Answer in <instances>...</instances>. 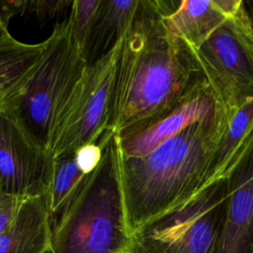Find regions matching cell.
Returning <instances> with one entry per match:
<instances>
[{
  "mask_svg": "<svg viewBox=\"0 0 253 253\" xmlns=\"http://www.w3.org/2000/svg\"><path fill=\"white\" fill-rule=\"evenodd\" d=\"M221 108L207 85L162 119L116 133L119 152L125 157L146 155L187 126L212 118Z\"/></svg>",
  "mask_w": 253,
  "mask_h": 253,
  "instance_id": "obj_9",
  "label": "cell"
},
{
  "mask_svg": "<svg viewBox=\"0 0 253 253\" xmlns=\"http://www.w3.org/2000/svg\"><path fill=\"white\" fill-rule=\"evenodd\" d=\"M232 113L221 108L212 118L187 126L146 155L125 157L119 152L130 236L201 192Z\"/></svg>",
  "mask_w": 253,
  "mask_h": 253,
  "instance_id": "obj_2",
  "label": "cell"
},
{
  "mask_svg": "<svg viewBox=\"0 0 253 253\" xmlns=\"http://www.w3.org/2000/svg\"><path fill=\"white\" fill-rule=\"evenodd\" d=\"M87 66L67 19L56 24L43 42L42 57L23 94L7 112L31 139L49 153L61 114Z\"/></svg>",
  "mask_w": 253,
  "mask_h": 253,
  "instance_id": "obj_4",
  "label": "cell"
},
{
  "mask_svg": "<svg viewBox=\"0 0 253 253\" xmlns=\"http://www.w3.org/2000/svg\"><path fill=\"white\" fill-rule=\"evenodd\" d=\"M51 220L43 197L25 200L12 223L0 233V253H45Z\"/></svg>",
  "mask_w": 253,
  "mask_h": 253,
  "instance_id": "obj_13",
  "label": "cell"
},
{
  "mask_svg": "<svg viewBox=\"0 0 253 253\" xmlns=\"http://www.w3.org/2000/svg\"><path fill=\"white\" fill-rule=\"evenodd\" d=\"M252 137L253 99L231 114L227 126L216 146L201 192L212 184L227 178Z\"/></svg>",
  "mask_w": 253,
  "mask_h": 253,
  "instance_id": "obj_15",
  "label": "cell"
},
{
  "mask_svg": "<svg viewBox=\"0 0 253 253\" xmlns=\"http://www.w3.org/2000/svg\"><path fill=\"white\" fill-rule=\"evenodd\" d=\"M25 200L27 199L7 194L0 188V233L15 219Z\"/></svg>",
  "mask_w": 253,
  "mask_h": 253,
  "instance_id": "obj_19",
  "label": "cell"
},
{
  "mask_svg": "<svg viewBox=\"0 0 253 253\" xmlns=\"http://www.w3.org/2000/svg\"><path fill=\"white\" fill-rule=\"evenodd\" d=\"M193 53L226 111L235 112L253 99V21L244 2Z\"/></svg>",
  "mask_w": 253,
  "mask_h": 253,
  "instance_id": "obj_6",
  "label": "cell"
},
{
  "mask_svg": "<svg viewBox=\"0 0 253 253\" xmlns=\"http://www.w3.org/2000/svg\"><path fill=\"white\" fill-rule=\"evenodd\" d=\"M52 162L50 153L31 139L9 115L0 145V188L7 194L25 199L43 197Z\"/></svg>",
  "mask_w": 253,
  "mask_h": 253,
  "instance_id": "obj_8",
  "label": "cell"
},
{
  "mask_svg": "<svg viewBox=\"0 0 253 253\" xmlns=\"http://www.w3.org/2000/svg\"><path fill=\"white\" fill-rule=\"evenodd\" d=\"M9 123V115L8 113H0V145L2 142V139L4 137V134L6 132L7 126Z\"/></svg>",
  "mask_w": 253,
  "mask_h": 253,
  "instance_id": "obj_21",
  "label": "cell"
},
{
  "mask_svg": "<svg viewBox=\"0 0 253 253\" xmlns=\"http://www.w3.org/2000/svg\"><path fill=\"white\" fill-rule=\"evenodd\" d=\"M72 1L66 0H11L0 1L5 15L11 19L15 15L33 16L40 24H45L63 15Z\"/></svg>",
  "mask_w": 253,
  "mask_h": 253,
  "instance_id": "obj_17",
  "label": "cell"
},
{
  "mask_svg": "<svg viewBox=\"0 0 253 253\" xmlns=\"http://www.w3.org/2000/svg\"><path fill=\"white\" fill-rule=\"evenodd\" d=\"M138 0H103L88 41L84 58L88 65L109 53L126 34Z\"/></svg>",
  "mask_w": 253,
  "mask_h": 253,
  "instance_id": "obj_16",
  "label": "cell"
},
{
  "mask_svg": "<svg viewBox=\"0 0 253 253\" xmlns=\"http://www.w3.org/2000/svg\"><path fill=\"white\" fill-rule=\"evenodd\" d=\"M226 201V181L212 184L181 208L134 233L130 251L218 253Z\"/></svg>",
  "mask_w": 253,
  "mask_h": 253,
  "instance_id": "obj_5",
  "label": "cell"
},
{
  "mask_svg": "<svg viewBox=\"0 0 253 253\" xmlns=\"http://www.w3.org/2000/svg\"><path fill=\"white\" fill-rule=\"evenodd\" d=\"M176 2L138 0L121 42L110 128L144 127L209 85L193 51L163 23Z\"/></svg>",
  "mask_w": 253,
  "mask_h": 253,
  "instance_id": "obj_1",
  "label": "cell"
},
{
  "mask_svg": "<svg viewBox=\"0 0 253 253\" xmlns=\"http://www.w3.org/2000/svg\"><path fill=\"white\" fill-rule=\"evenodd\" d=\"M9 21V18L5 15L0 5V41L11 36V34L8 31Z\"/></svg>",
  "mask_w": 253,
  "mask_h": 253,
  "instance_id": "obj_20",
  "label": "cell"
},
{
  "mask_svg": "<svg viewBox=\"0 0 253 253\" xmlns=\"http://www.w3.org/2000/svg\"><path fill=\"white\" fill-rule=\"evenodd\" d=\"M43 51V42L25 43L12 36L0 41V113L23 94Z\"/></svg>",
  "mask_w": 253,
  "mask_h": 253,
  "instance_id": "obj_14",
  "label": "cell"
},
{
  "mask_svg": "<svg viewBox=\"0 0 253 253\" xmlns=\"http://www.w3.org/2000/svg\"><path fill=\"white\" fill-rule=\"evenodd\" d=\"M123 253H132V252H131L130 249H129V250H126V251H125V252H123Z\"/></svg>",
  "mask_w": 253,
  "mask_h": 253,
  "instance_id": "obj_22",
  "label": "cell"
},
{
  "mask_svg": "<svg viewBox=\"0 0 253 253\" xmlns=\"http://www.w3.org/2000/svg\"><path fill=\"white\" fill-rule=\"evenodd\" d=\"M121 42L109 53L88 65L74 88L53 134L52 157L94 143L112 130L113 87Z\"/></svg>",
  "mask_w": 253,
  "mask_h": 253,
  "instance_id": "obj_7",
  "label": "cell"
},
{
  "mask_svg": "<svg viewBox=\"0 0 253 253\" xmlns=\"http://www.w3.org/2000/svg\"><path fill=\"white\" fill-rule=\"evenodd\" d=\"M241 0H181L163 16L167 30L193 52L241 5Z\"/></svg>",
  "mask_w": 253,
  "mask_h": 253,
  "instance_id": "obj_11",
  "label": "cell"
},
{
  "mask_svg": "<svg viewBox=\"0 0 253 253\" xmlns=\"http://www.w3.org/2000/svg\"><path fill=\"white\" fill-rule=\"evenodd\" d=\"M110 137L107 133L94 143L52 157L50 180L43 196L50 220L60 213L83 179L98 166Z\"/></svg>",
  "mask_w": 253,
  "mask_h": 253,
  "instance_id": "obj_12",
  "label": "cell"
},
{
  "mask_svg": "<svg viewBox=\"0 0 253 253\" xmlns=\"http://www.w3.org/2000/svg\"><path fill=\"white\" fill-rule=\"evenodd\" d=\"M226 181V211L218 253H253V137Z\"/></svg>",
  "mask_w": 253,
  "mask_h": 253,
  "instance_id": "obj_10",
  "label": "cell"
},
{
  "mask_svg": "<svg viewBox=\"0 0 253 253\" xmlns=\"http://www.w3.org/2000/svg\"><path fill=\"white\" fill-rule=\"evenodd\" d=\"M103 0H73L67 22L72 39L84 56V52L96 23Z\"/></svg>",
  "mask_w": 253,
  "mask_h": 253,
  "instance_id": "obj_18",
  "label": "cell"
},
{
  "mask_svg": "<svg viewBox=\"0 0 253 253\" xmlns=\"http://www.w3.org/2000/svg\"><path fill=\"white\" fill-rule=\"evenodd\" d=\"M45 253H53V252H52V251H51V249H49V250H48V251H46V252H45Z\"/></svg>",
  "mask_w": 253,
  "mask_h": 253,
  "instance_id": "obj_23",
  "label": "cell"
},
{
  "mask_svg": "<svg viewBox=\"0 0 253 253\" xmlns=\"http://www.w3.org/2000/svg\"><path fill=\"white\" fill-rule=\"evenodd\" d=\"M130 246L114 133L98 166L51 220L50 249L53 253H123Z\"/></svg>",
  "mask_w": 253,
  "mask_h": 253,
  "instance_id": "obj_3",
  "label": "cell"
}]
</instances>
